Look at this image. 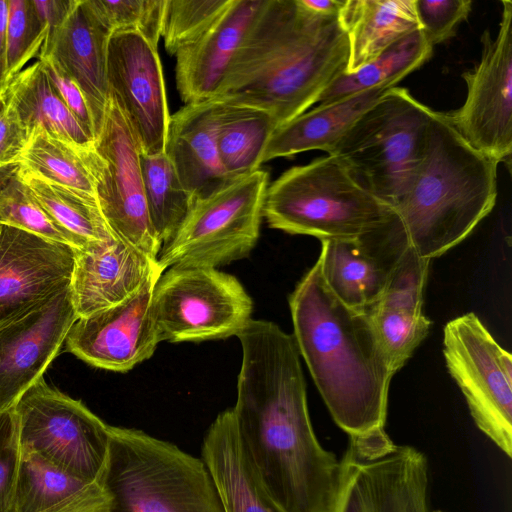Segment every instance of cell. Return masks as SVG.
<instances>
[{"label":"cell","instance_id":"25","mask_svg":"<svg viewBox=\"0 0 512 512\" xmlns=\"http://www.w3.org/2000/svg\"><path fill=\"white\" fill-rule=\"evenodd\" d=\"M392 84L379 85L327 105H317L271 134L261 157V165L279 157L322 150L330 154L344 134Z\"/></svg>","mask_w":512,"mask_h":512},{"label":"cell","instance_id":"22","mask_svg":"<svg viewBox=\"0 0 512 512\" xmlns=\"http://www.w3.org/2000/svg\"><path fill=\"white\" fill-rule=\"evenodd\" d=\"M262 0H233L199 38L182 47L176 58V86L184 104L214 96Z\"/></svg>","mask_w":512,"mask_h":512},{"label":"cell","instance_id":"35","mask_svg":"<svg viewBox=\"0 0 512 512\" xmlns=\"http://www.w3.org/2000/svg\"><path fill=\"white\" fill-rule=\"evenodd\" d=\"M167 0H84L109 33L136 31L157 47L162 37Z\"/></svg>","mask_w":512,"mask_h":512},{"label":"cell","instance_id":"4","mask_svg":"<svg viewBox=\"0 0 512 512\" xmlns=\"http://www.w3.org/2000/svg\"><path fill=\"white\" fill-rule=\"evenodd\" d=\"M498 163L472 147L434 111L424 156L393 207L409 242L432 260L462 242L497 199Z\"/></svg>","mask_w":512,"mask_h":512},{"label":"cell","instance_id":"20","mask_svg":"<svg viewBox=\"0 0 512 512\" xmlns=\"http://www.w3.org/2000/svg\"><path fill=\"white\" fill-rule=\"evenodd\" d=\"M163 272L157 259L117 238L76 250L69 290L78 318L125 301Z\"/></svg>","mask_w":512,"mask_h":512},{"label":"cell","instance_id":"26","mask_svg":"<svg viewBox=\"0 0 512 512\" xmlns=\"http://www.w3.org/2000/svg\"><path fill=\"white\" fill-rule=\"evenodd\" d=\"M99 481L65 473L34 454L21 457L13 512H109Z\"/></svg>","mask_w":512,"mask_h":512},{"label":"cell","instance_id":"16","mask_svg":"<svg viewBox=\"0 0 512 512\" xmlns=\"http://www.w3.org/2000/svg\"><path fill=\"white\" fill-rule=\"evenodd\" d=\"M78 319L68 286L0 324V412L43 377Z\"/></svg>","mask_w":512,"mask_h":512},{"label":"cell","instance_id":"17","mask_svg":"<svg viewBox=\"0 0 512 512\" xmlns=\"http://www.w3.org/2000/svg\"><path fill=\"white\" fill-rule=\"evenodd\" d=\"M160 276L110 308L79 318L65 343L67 351L91 366L126 372L149 359L160 342L152 295Z\"/></svg>","mask_w":512,"mask_h":512},{"label":"cell","instance_id":"33","mask_svg":"<svg viewBox=\"0 0 512 512\" xmlns=\"http://www.w3.org/2000/svg\"><path fill=\"white\" fill-rule=\"evenodd\" d=\"M140 165L149 218L162 243L175 234L195 198L183 187L176 170L165 154H145Z\"/></svg>","mask_w":512,"mask_h":512},{"label":"cell","instance_id":"31","mask_svg":"<svg viewBox=\"0 0 512 512\" xmlns=\"http://www.w3.org/2000/svg\"><path fill=\"white\" fill-rule=\"evenodd\" d=\"M17 177L54 221L74 238L77 250L116 238L97 198L19 169Z\"/></svg>","mask_w":512,"mask_h":512},{"label":"cell","instance_id":"29","mask_svg":"<svg viewBox=\"0 0 512 512\" xmlns=\"http://www.w3.org/2000/svg\"><path fill=\"white\" fill-rule=\"evenodd\" d=\"M4 101L29 132L35 126H42L79 144L95 142L62 101L39 59L12 79Z\"/></svg>","mask_w":512,"mask_h":512},{"label":"cell","instance_id":"24","mask_svg":"<svg viewBox=\"0 0 512 512\" xmlns=\"http://www.w3.org/2000/svg\"><path fill=\"white\" fill-rule=\"evenodd\" d=\"M201 459L224 512H284L255 475L241 447L231 408L219 413L209 426Z\"/></svg>","mask_w":512,"mask_h":512},{"label":"cell","instance_id":"18","mask_svg":"<svg viewBox=\"0 0 512 512\" xmlns=\"http://www.w3.org/2000/svg\"><path fill=\"white\" fill-rule=\"evenodd\" d=\"M317 260L333 294L350 308L367 312L411 245L396 215L385 225L348 239H324Z\"/></svg>","mask_w":512,"mask_h":512},{"label":"cell","instance_id":"8","mask_svg":"<svg viewBox=\"0 0 512 512\" xmlns=\"http://www.w3.org/2000/svg\"><path fill=\"white\" fill-rule=\"evenodd\" d=\"M269 175L258 169L195 198L188 214L162 246L158 265L217 268L246 257L254 248L263 218Z\"/></svg>","mask_w":512,"mask_h":512},{"label":"cell","instance_id":"38","mask_svg":"<svg viewBox=\"0 0 512 512\" xmlns=\"http://www.w3.org/2000/svg\"><path fill=\"white\" fill-rule=\"evenodd\" d=\"M7 67L8 85L32 58L40 54L46 30L39 21L32 0H8Z\"/></svg>","mask_w":512,"mask_h":512},{"label":"cell","instance_id":"19","mask_svg":"<svg viewBox=\"0 0 512 512\" xmlns=\"http://www.w3.org/2000/svg\"><path fill=\"white\" fill-rule=\"evenodd\" d=\"M75 249L21 229L0 233V324L69 286Z\"/></svg>","mask_w":512,"mask_h":512},{"label":"cell","instance_id":"28","mask_svg":"<svg viewBox=\"0 0 512 512\" xmlns=\"http://www.w3.org/2000/svg\"><path fill=\"white\" fill-rule=\"evenodd\" d=\"M103 159L95 143L79 144L35 126L19 159L20 171L97 198Z\"/></svg>","mask_w":512,"mask_h":512},{"label":"cell","instance_id":"49","mask_svg":"<svg viewBox=\"0 0 512 512\" xmlns=\"http://www.w3.org/2000/svg\"><path fill=\"white\" fill-rule=\"evenodd\" d=\"M1 230H2V225L0 224V233H1Z\"/></svg>","mask_w":512,"mask_h":512},{"label":"cell","instance_id":"23","mask_svg":"<svg viewBox=\"0 0 512 512\" xmlns=\"http://www.w3.org/2000/svg\"><path fill=\"white\" fill-rule=\"evenodd\" d=\"M220 102L213 99L184 104L170 115L165 154L183 187L194 197L225 184L218 156L216 128Z\"/></svg>","mask_w":512,"mask_h":512},{"label":"cell","instance_id":"44","mask_svg":"<svg viewBox=\"0 0 512 512\" xmlns=\"http://www.w3.org/2000/svg\"><path fill=\"white\" fill-rule=\"evenodd\" d=\"M75 2L76 0H32L36 15L46 30V38L63 24Z\"/></svg>","mask_w":512,"mask_h":512},{"label":"cell","instance_id":"21","mask_svg":"<svg viewBox=\"0 0 512 512\" xmlns=\"http://www.w3.org/2000/svg\"><path fill=\"white\" fill-rule=\"evenodd\" d=\"M111 35L93 17L84 0H76L63 24L46 38L39 54L52 58L80 87L93 116L95 139L109 97L107 53Z\"/></svg>","mask_w":512,"mask_h":512},{"label":"cell","instance_id":"37","mask_svg":"<svg viewBox=\"0 0 512 512\" xmlns=\"http://www.w3.org/2000/svg\"><path fill=\"white\" fill-rule=\"evenodd\" d=\"M233 0H167L162 37L170 55L206 32Z\"/></svg>","mask_w":512,"mask_h":512},{"label":"cell","instance_id":"30","mask_svg":"<svg viewBox=\"0 0 512 512\" xmlns=\"http://www.w3.org/2000/svg\"><path fill=\"white\" fill-rule=\"evenodd\" d=\"M275 129L273 118L263 110L220 102L216 145L229 180L260 169L262 153Z\"/></svg>","mask_w":512,"mask_h":512},{"label":"cell","instance_id":"10","mask_svg":"<svg viewBox=\"0 0 512 512\" xmlns=\"http://www.w3.org/2000/svg\"><path fill=\"white\" fill-rule=\"evenodd\" d=\"M23 454H34L73 476L98 481L110 440V425L81 401L35 382L14 406Z\"/></svg>","mask_w":512,"mask_h":512},{"label":"cell","instance_id":"40","mask_svg":"<svg viewBox=\"0 0 512 512\" xmlns=\"http://www.w3.org/2000/svg\"><path fill=\"white\" fill-rule=\"evenodd\" d=\"M472 7L471 0H415L420 31L432 48L456 33Z\"/></svg>","mask_w":512,"mask_h":512},{"label":"cell","instance_id":"15","mask_svg":"<svg viewBox=\"0 0 512 512\" xmlns=\"http://www.w3.org/2000/svg\"><path fill=\"white\" fill-rule=\"evenodd\" d=\"M107 79L141 151L164 152L171 114L157 47L136 31L114 32L108 43Z\"/></svg>","mask_w":512,"mask_h":512},{"label":"cell","instance_id":"14","mask_svg":"<svg viewBox=\"0 0 512 512\" xmlns=\"http://www.w3.org/2000/svg\"><path fill=\"white\" fill-rule=\"evenodd\" d=\"M94 143L103 159L97 200L105 221L117 239L157 259L162 243L146 205L141 148L127 117L110 93Z\"/></svg>","mask_w":512,"mask_h":512},{"label":"cell","instance_id":"34","mask_svg":"<svg viewBox=\"0 0 512 512\" xmlns=\"http://www.w3.org/2000/svg\"><path fill=\"white\" fill-rule=\"evenodd\" d=\"M396 373L425 339L431 321L423 312L373 306L367 311Z\"/></svg>","mask_w":512,"mask_h":512},{"label":"cell","instance_id":"12","mask_svg":"<svg viewBox=\"0 0 512 512\" xmlns=\"http://www.w3.org/2000/svg\"><path fill=\"white\" fill-rule=\"evenodd\" d=\"M446 366L476 426L512 456V357L472 312L446 323Z\"/></svg>","mask_w":512,"mask_h":512},{"label":"cell","instance_id":"39","mask_svg":"<svg viewBox=\"0 0 512 512\" xmlns=\"http://www.w3.org/2000/svg\"><path fill=\"white\" fill-rule=\"evenodd\" d=\"M430 262L410 245L374 306L423 312V295Z\"/></svg>","mask_w":512,"mask_h":512},{"label":"cell","instance_id":"46","mask_svg":"<svg viewBox=\"0 0 512 512\" xmlns=\"http://www.w3.org/2000/svg\"><path fill=\"white\" fill-rule=\"evenodd\" d=\"M344 0H301L311 12L324 16L339 15Z\"/></svg>","mask_w":512,"mask_h":512},{"label":"cell","instance_id":"48","mask_svg":"<svg viewBox=\"0 0 512 512\" xmlns=\"http://www.w3.org/2000/svg\"><path fill=\"white\" fill-rule=\"evenodd\" d=\"M5 106V101L3 99V97L0 95V111L4 108Z\"/></svg>","mask_w":512,"mask_h":512},{"label":"cell","instance_id":"13","mask_svg":"<svg viewBox=\"0 0 512 512\" xmlns=\"http://www.w3.org/2000/svg\"><path fill=\"white\" fill-rule=\"evenodd\" d=\"M496 37L481 36L479 62L462 73L467 87L464 103L444 113L472 147L510 167L512 153V2H501Z\"/></svg>","mask_w":512,"mask_h":512},{"label":"cell","instance_id":"41","mask_svg":"<svg viewBox=\"0 0 512 512\" xmlns=\"http://www.w3.org/2000/svg\"><path fill=\"white\" fill-rule=\"evenodd\" d=\"M22 452L14 409L0 412V512H13Z\"/></svg>","mask_w":512,"mask_h":512},{"label":"cell","instance_id":"5","mask_svg":"<svg viewBox=\"0 0 512 512\" xmlns=\"http://www.w3.org/2000/svg\"><path fill=\"white\" fill-rule=\"evenodd\" d=\"M98 481L109 512H224L201 457L134 428L110 425Z\"/></svg>","mask_w":512,"mask_h":512},{"label":"cell","instance_id":"42","mask_svg":"<svg viewBox=\"0 0 512 512\" xmlns=\"http://www.w3.org/2000/svg\"><path fill=\"white\" fill-rule=\"evenodd\" d=\"M46 74L58 95L95 141V124L88 102L77 83L47 55H39Z\"/></svg>","mask_w":512,"mask_h":512},{"label":"cell","instance_id":"11","mask_svg":"<svg viewBox=\"0 0 512 512\" xmlns=\"http://www.w3.org/2000/svg\"><path fill=\"white\" fill-rule=\"evenodd\" d=\"M152 310L160 342H201L237 336L253 302L237 278L217 268L170 267L155 283Z\"/></svg>","mask_w":512,"mask_h":512},{"label":"cell","instance_id":"6","mask_svg":"<svg viewBox=\"0 0 512 512\" xmlns=\"http://www.w3.org/2000/svg\"><path fill=\"white\" fill-rule=\"evenodd\" d=\"M396 216L338 156L294 166L268 185L263 217L271 228L320 240L355 238Z\"/></svg>","mask_w":512,"mask_h":512},{"label":"cell","instance_id":"9","mask_svg":"<svg viewBox=\"0 0 512 512\" xmlns=\"http://www.w3.org/2000/svg\"><path fill=\"white\" fill-rule=\"evenodd\" d=\"M427 457L385 428L349 437L332 512H432Z\"/></svg>","mask_w":512,"mask_h":512},{"label":"cell","instance_id":"3","mask_svg":"<svg viewBox=\"0 0 512 512\" xmlns=\"http://www.w3.org/2000/svg\"><path fill=\"white\" fill-rule=\"evenodd\" d=\"M289 307L297 349L335 423L349 437L385 428L395 372L368 313L333 294L317 261Z\"/></svg>","mask_w":512,"mask_h":512},{"label":"cell","instance_id":"43","mask_svg":"<svg viewBox=\"0 0 512 512\" xmlns=\"http://www.w3.org/2000/svg\"><path fill=\"white\" fill-rule=\"evenodd\" d=\"M29 136L16 112L5 104L0 111V162L18 165Z\"/></svg>","mask_w":512,"mask_h":512},{"label":"cell","instance_id":"36","mask_svg":"<svg viewBox=\"0 0 512 512\" xmlns=\"http://www.w3.org/2000/svg\"><path fill=\"white\" fill-rule=\"evenodd\" d=\"M0 224L78 249L74 238L38 203L17 173L0 191Z\"/></svg>","mask_w":512,"mask_h":512},{"label":"cell","instance_id":"32","mask_svg":"<svg viewBox=\"0 0 512 512\" xmlns=\"http://www.w3.org/2000/svg\"><path fill=\"white\" fill-rule=\"evenodd\" d=\"M420 30L403 37L375 60L353 72H344L321 94L316 104L327 105L361 91L383 85H396L422 66L432 55Z\"/></svg>","mask_w":512,"mask_h":512},{"label":"cell","instance_id":"47","mask_svg":"<svg viewBox=\"0 0 512 512\" xmlns=\"http://www.w3.org/2000/svg\"><path fill=\"white\" fill-rule=\"evenodd\" d=\"M18 171V165L0 162V191L12 180Z\"/></svg>","mask_w":512,"mask_h":512},{"label":"cell","instance_id":"1","mask_svg":"<svg viewBox=\"0 0 512 512\" xmlns=\"http://www.w3.org/2000/svg\"><path fill=\"white\" fill-rule=\"evenodd\" d=\"M237 337L242 360L231 409L255 475L284 512H332L340 461L314 433L293 335L251 319Z\"/></svg>","mask_w":512,"mask_h":512},{"label":"cell","instance_id":"7","mask_svg":"<svg viewBox=\"0 0 512 512\" xmlns=\"http://www.w3.org/2000/svg\"><path fill=\"white\" fill-rule=\"evenodd\" d=\"M434 110L405 88H389L344 134L331 155L392 209L424 156Z\"/></svg>","mask_w":512,"mask_h":512},{"label":"cell","instance_id":"27","mask_svg":"<svg viewBox=\"0 0 512 512\" xmlns=\"http://www.w3.org/2000/svg\"><path fill=\"white\" fill-rule=\"evenodd\" d=\"M339 20L349 40L347 73L420 30L415 0H344Z\"/></svg>","mask_w":512,"mask_h":512},{"label":"cell","instance_id":"2","mask_svg":"<svg viewBox=\"0 0 512 512\" xmlns=\"http://www.w3.org/2000/svg\"><path fill=\"white\" fill-rule=\"evenodd\" d=\"M348 61L339 15L315 14L301 0H262L210 99L263 110L277 128L316 104Z\"/></svg>","mask_w":512,"mask_h":512},{"label":"cell","instance_id":"45","mask_svg":"<svg viewBox=\"0 0 512 512\" xmlns=\"http://www.w3.org/2000/svg\"><path fill=\"white\" fill-rule=\"evenodd\" d=\"M8 1L0 0V95L4 99L8 87L7 67V21Z\"/></svg>","mask_w":512,"mask_h":512}]
</instances>
